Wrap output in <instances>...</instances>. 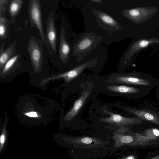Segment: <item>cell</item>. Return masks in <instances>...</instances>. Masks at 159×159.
Masks as SVG:
<instances>
[{
  "label": "cell",
  "mask_w": 159,
  "mask_h": 159,
  "mask_svg": "<svg viewBox=\"0 0 159 159\" xmlns=\"http://www.w3.org/2000/svg\"><path fill=\"white\" fill-rule=\"evenodd\" d=\"M102 0L98 4L90 0H81V11L85 31L93 32L102 39L101 44L107 46L123 40L125 37L124 20Z\"/></svg>",
  "instance_id": "1"
},
{
  "label": "cell",
  "mask_w": 159,
  "mask_h": 159,
  "mask_svg": "<svg viewBox=\"0 0 159 159\" xmlns=\"http://www.w3.org/2000/svg\"><path fill=\"white\" fill-rule=\"evenodd\" d=\"M108 50L101 44L86 55L76 66L62 73L44 78L41 83L44 84L56 80L63 79L68 83L79 76L84 70H90L94 72L100 71L107 61Z\"/></svg>",
  "instance_id": "2"
},
{
  "label": "cell",
  "mask_w": 159,
  "mask_h": 159,
  "mask_svg": "<svg viewBox=\"0 0 159 159\" xmlns=\"http://www.w3.org/2000/svg\"><path fill=\"white\" fill-rule=\"evenodd\" d=\"M104 82L107 84H118L142 87L150 90L159 86V79L150 74L139 72H114L108 75Z\"/></svg>",
  "instance_id": "3"
},
{
  "label": "cell",
  "mask_w": 159,
  "mask_h": 159,
  "mask_svg": "<svg viewBox=\"0 0 159 159\" xmlns=\"http://www.w3.org/2000/svg\"><path fill=\"white\" fill-rule=\"evenodd\" d=\"M101 38L93 32L85 30L75 34L70 42L71 55L80 62L84 57L90 53L100 44Z\"/></svg>",
  "instance_id": "4"
},
{
  "label": "cell",
  "mask_w": 159,
  "mask_h": 159,
  "mask_svg": "<svg viewBox=\"0 0 159 159\" xmlns=\"http://www.w3.org/2000/svg\"><path fill=\"white\" fill-rule=\"evenodd\" d=\"M102 91L111 96H120L129 98H139L149 94L150 90L146 88L126 85L108 84L102 88Z\"/></svg>",
  "instance_id": "5"
},
{
  "label": "cell",
  "mask_w": 159,
  "mask_h": 159,
  "mask_svg": "<svg viewBox=\"0 0 159 159\" xmlns=\"http://www.w3.org/2000/svg\"><path fill=\"white\" fill-rule=\"evenodd\" d=\"M30 20L32 25H35L38 30L42 43L45 45L50 53L52 55L50 46L45 34L41 17V7L39 0H30L28 8Z\"/></svg>",
  "instance_id": "6"
},
{
  "label": "cell",
  "mask_w": 159,
  "mask_h": 159,
  "mask_svg": "<svg viewBox=\"0 0 159 159\" xmlns=\"http://www.w3.org/2000/svg\"><path fill=\"white\" fill-rule=\"evenodd\" d=\"M65 25L61 22L60 30L59 47L58 52L59 58L65 64H69L74 67L79 64L76 59L71 55V42H69L66 36Z\"/></svg>",
  "instance_id": "7"
},
{
  "label": "cell",
  "mask_w": 159,
  "mask_h": 159,
  "mask_svg": "<svg viewBox=\"0 0 159 159\" xmlns=\"http://www.w3.org/2000/svg\"><path fill=\"white\" fill-rule=\"evenodd\" d=\"M123 108L143 121H148L159 125V111L152 106H143L139 108L124 106Z\"/></svg>",
  "instance_id": "8"
},
{
  "label": "cell",
  "mask_w": 159,
  "mask_h": 159,
  "mask_svg": "<svg viewBox=\"0 0 159 159\" xmlns=\"http://www.w3.org/2000/svg\"><path fill=\"white\" fill-rule=\"evenodd\" d=\"M42 43L41 40H39L34 37L31 36L30 38L27 46V50L32 65L36 71L40 69L43 61Z\"/></svg>",
  "instance_id": "9"
},
{
  "label": "cell",
  "mask_w": 159,
  "mask_h": 159,
  "mask_svg": "<svg viewBox=\"0 0 159 159\" xmlns=\"http://www.w3.org/2000/svg\"><path fill=\"white\" fill-rule=\"evenodd\" d=\"M103 114L109 116L101 118L100 120L103 123L119 126L140 124L143 121L137 117H125L112 112L107 109L102 110Z\"/></svg>",
  "instance_id": "10"
},
{
  "label": "cell",
  "mask_w": 159,
  "mask_h": 159,
  "mask_svg": "<svg viewBox=\"0 0 159 159\" xmlns=\"http://www.w3.org/2000/svg\"><path fill=\"white\" fill-rule=\"evenodd\" d=\"M54 18V13L51 12L46 21V36L50 48L55 53L57 52V36Z\"/></svg>",
  "instance_id": "11"
},
{
  "label": "cell",
  "mask_w": 159,
  "mask_h": 159,
  "mask_svg": "<svg viewBox=\"0 0 159 159\" xmlns=\"http://www.w3.org/2000/svg\"><path fill=\"white\" fill-rule=\"evenodd\" d=\"M91 93V90H88L82 93L80 97L75 101L72 108L66 115L64 117L65 120L66 121H70L76 116Z\"/></svg>",
  "instance_id": "12"
},
{
  "label": "cell",
  "mask_w": 159,
  "mask_h": 159,
  "mask_svg": "<svg viewBox=\"0 0 159 159\" xmlns=\"http://www.w3.org/2000/svg\"><path fill=\"white\" fill-rule=\"evenodd\" d=\"M16 41H15L5 50V42L1 43L0 46V70L1 71L7 61L14 56L16 52Z\"/></svg>",
  "instance_id": "13"
},
{
  "label": "cell",
  "mask_w": 159,
  "mask_h": 159,
  "mask_svg": "<svg viewBox=\"0 0 159 159\" xmlns=\"http://www.w3.org/2000/svg\"><path fill=\"white\" fill-rule=\"evenodd\" d=\"M69 139L73 144L83 145L87 147H95L98 145L102 144L103 141L95 138L89 137H79L69 138Z\"/></svg>",
  "instance_id": "14"
},
{
  "label": "cell",
  "mask_w": 159,
  "mask_h": 159,
  "mask_svg": "<svg viewBox=\"0 0 159 159\" xmlns=\"http://www.w3.org/2000/svg\"><path fill=\"white\" fill-rule=\"evenodd\" d=\"M24 1L13 0L11 1L9 6V13L10 19V25L13 24L16 19L20 13Z\"/></svg>",
  "instance_id": "15"
},
{
  "label": "cell",
  "mask_w": 159,
  "mask_h": 159,
  "mask_svg": "<svg viewBox=\"0 0 159 159\" xmlns=\"http://www.w3.org/2000/svg\"><path fill=\"white\" fill-rule=\"evenodd\" d=\"M5 12L0 13V39L2 40H6L9 33L10 20L6 17Z\"/></svg>",
  "instance_id": "16"
},
{
  "label": "cell",
  "mask_w": 159,
  "mask_h": 159,
  "mask_svg": "<svg viewBox=\"0 0 159 159\" xmlns=\"http://www.w3.org/2000/svg\"><path fill=\"white\" fill-rule=\"evenodd\" d=\"M20 57V55L19 54H18L15 55L9 59L6 63L2 70L1 71V74H5L10 70L18 61Z\"/></svg>",
  "instance_id": "17"
},
{
  "label": "cell",
  "mask_w": 159,
  "mask_h": 159,
  "mask_svg": "<svg viewBox=\"0 0 159 159\" xmlns=\"http://www.w3.org/2000/svg\"><path fill=\"white\" fill-rule=\"evenodd\" d=\"M6 139V125H4L2 129V132L0 137V151L3 148Z\"/></svg>",
  "instance_id": "18"
},
{
  "label": "cell",
  "mask_w": 159,
  "mask_h": 159,
  "mask_svg": "<svg viewBox=\"0 0 159 159\" xmlns=\"http://www.w3.org/2000/svg\"><path fill=\"white\" fill-rule=\"evenodd\" d=\"M9 0H0V12H5Z\"/></svg>",
  "instance_id": "19"
},
{
  "label": "cell",
  "mask_w": 159,
  "mask_h": 159,
  "mask_svg": "<svg viewBox=\"0 0 159 159\" xmlns=\"http://www.w3.org/2000/svg\"><path fill=\"white\" fill-rule=\"evenodd\" d=\"M24 115L28 117L34 118H39L40 116L37 112L34 111L25 112Z\"/></svg>",
  "instance_id": "20"
},
{
  "label": "cell",
  "mask_w": 159,
  "mask_h": 159,
  "mask_svg": "<svg viewBox=\"0 0 159 159\" xmlns=\"http://www.w3.org/2000/svg\"><path fill=\"white\" fill-rule=\"evenodd\" d=\"M149 42L147 40H141L139 43V46L142 48L147 47L149 44Z\"/></svg>",
  "instance_id": "21"
},
{
  "label": "cell",
  "mask_w": 159,
  "mask_h": 159,
  "mask_svg": "<svg viewBox=\"0 0 159 159\" xmlns=\"http://www.w3.org/2000/svg\"><path fill=\"white\" fill-rule=\"evenodd\" d=\"M152 132L153 134L156 136H159V130L156 129H153L152 130Z\"/></svg>",
  "instance_id": "22"
},
{
  "label": "cell",
  "mask_w": 159,
  "mask_h": 159,
  "mask_svg": "<svg viewBox=\"0 0 159 159\" xmlns=\"http://www.w3.org/2000/svg\"><path fill=\"white\" fill-rule=\"evenodd\" d=\"M120 159H134V158L133 156H128L126 158L122 157Z\"/></svg>",
  "instance_id": "23"
},
{
  "label": "cell",
  "mask_w": 159,
  "mask_h": 159,
  "mask_svg": "<svg viewBox=\"0 0 159 159\" xmlns=\"http://www.w3.org/2000/svg\"><path fill=\"white\" fill-rule=\"evenodd\" d=\"M157 87H158V88H159V86H157ZM157 90H158V91H159V89H157Z\"/></svg>",
  "instance_id": "24"
}]
</instances>
